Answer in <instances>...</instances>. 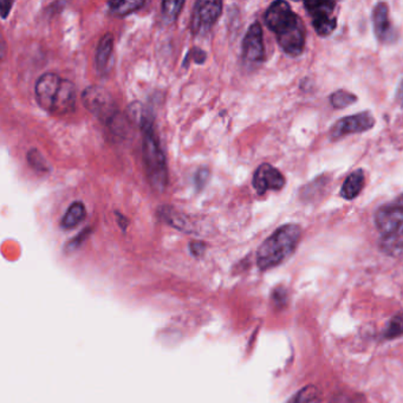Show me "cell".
<instances>
[{"mask_svg":"<svg viewBox=\"0 0 403 403\" xmlns=\"http://www.w3.org/2000/svg\"><path fill=\"white\" fill-rule=\"evenodd\" d=\"M266 27L276 35L277 42L285 54L298 57L305 47V27L286 1L278 0L270 5L264 15Z\"/></svg>","mask_w":403,"mask_h":403,"instance_id":"1","label":"cell"},{"mask_svg":"<svg viewBox=\"0 0 403 403\" xmlns=\"http://www.w3.org/2000/svg\"><path fill=\"white\" fill-rule=\"evenodd\" d=\"M302 237V228L297 224H286L277 228L257 252V265L261 271L281 265L295 251Z\"/></svg>","mask_w":403,"mask_h":403,"instance_id":"2","label":"cell"},{"mask_svg":"<svg viewBox=\"0 0 403 403\" xmlns=\"http://www.w3.org/2000/svg\"><path fill=\"white\" fill-rule=\"evenodd\" d=\"M85 107L116 134L126 131L127 121L121 115L112 95L98 85H90L82 92Z\"/></svg>","mask_w":403,"mask_h":403,"instance_id":"3","label":"cell"},{"mask_svg":"<svg viewBox=\"0 0 403 403\" xmlns=\"http://www.w3.org/2000/svg\"><path fill=\"white\" fill-rule=\"evenodd\" d=\"M143 133V160L146 166L147 177L154 189L165 191L168 182V169L165 154L162 152L159 138L154 131L153 121L141 126Z\"/></svg>","mask_w":403,"mask_h":403,"instance_id":"4","label":"cell"},{"mask_svg":"<svg viewBox=\"0 0 403 403\" xmlns=\"http://www.w3.org/2000/svg\"><path fill=\"white\" fill-rule=\"evenodd\" d=\"M335 1H304L307 13L312 18V27L321 37H327L337 27V20L334 15Z\"/></svg>","mask_w":403,"mask_h":403,"instance_id":"5","label":"cell"},{"mask_svg":"<svg viewBox=\"0 0 403 403\" xmlns=\"http://www.w3.org/2000/svg\"><path fill=\"white\" fill-rule=\"evenodd\" d=\"M374 220L377 230L384 238L401 230L403 225V194L394 201L382 205L375 213Z\"/></svg>","mask_w":403,"mask_h":403,"instance_id":"6","label":"cell"},{"mask_svg":"<svg viewBox=\"0 0 403 403\" xmlns=\"http://www.w3.org/2000/svg\"><path fill=\"white\" fill-rule=\"evenodd\" d=\"M375 119L370 112H358L356 115L346 116L338 119L330 129V138L332 141L351 134H360L373 129Z\"/></svg>","mask_w":403,"mask_h":403,"instance_id":"7","label":"cell"},{"mask_svg":"<svg viewBox=\"0 0 403 403\" xmlns=\"http://www.w3.org/2000/svg\"><path fill=\"white\" fill-rule=\"evenodd\" d=\"M61 81L63 78L58 76L57 73H43L36 83V100L38 102L39 107L44 109L45 112L52 114L54 102L61 89Z\"/></svg>","mask_w":403,"mask_h":403,"instance_id":"8","label":"cell"},{"mask_svg":"<svg viewBox=\"0 0 403 403\" xmlns=\"http://www.w3.org/2000/svg\"><path fill=\"white\" fill-rule=\"evenodd\" d=\"M242 57L249 64L258 66L265 59L264 35L261 24L256 22L246 32L242 41Z\"/></svg>","mask_w":403,"mask_h":403,"instance_id":"9","label":"cell"},{"mask_svg":"<svg viewBox=\"0 0 403 403\" xmlns=\"http://www.w3.org/2000/svg\"><path fill=\"white\" fill-rule=\"evenodd\" d=\"M252 184L259 196H264L269 191H281L284 189L286 180L281 170H278L276 167L269 163H263L254 172Z\"/></svg>","mask_w":403,"mask_h":403,"instance_id":"10","label":"cell"},{"mask_svg":"<svg viewBox=\"0 0 403 403\" xmlns=\"http://www.w3.org/2000/svg\"><path fill=\"white\" fill-rule=\"evenodd\" d=\"M223 13V3L221 1H198L193 13L192 29L194 34L201 30H208L213 27L220 15Z\"/></svg>","mask_w":403,"mask_h":403,"instance_id":"11","label":"cell"},{"mask_svg":"<svg viewBox=\"0 0 403 403\" xmlns=\"http://www.w3.org/2000/svg\"><path fill=\"white\" fill-rule=\"evenodd\" d=\"M374 32L383 44H392L397 38V32L389 18V8L386 3H379L373 10Z\"/></svg>","mask_w":403,"mask_h":403,"instance_id":"12","label":"cell"},{"mask_svg":"<svg viewBox=\"0 0 403 403\" xmlns=\"http://www.w3.org/2000/svg\"><path fill=\"white\" fill-rule=\"evenodd\" d=\"M75 104H76V88L73 82L69 80H64L61 81V89L58 92L57 98L54 102V110H52V115H66L70 112H73L75 109Z\"/></svg>","mask_w":403,"mask_h":403,"instance_id":"13","label":"cell"},{"mask_svg":"<svg viewBox=\"0 0 403 403\" xmlns=\"http://www.w3.org/2000/svg\"><path fill=\"white\" fill-rule=\"evenodd\" d=\"M365 184V177L363 169H356V170H353V173L349 174L346 177V180L343 182L342 187H341L339 196L346 200L356 199L363 191Z\"/></svg>","mask_w":403,"mask_h":403,"instance_id":"14","label":"cell"},{"mask_svg":"<svg viewBox=\"0 0 403 403\" xmlns=\"http://www.w3.org/2000/svg\"><path fill=\"white\" fill-rule=\"evenodd\" d=\"M112 49H114V37L112 34H107L100 39L95 56L97 69L102 73H104L108 68V63L112 58Z\"/></svg>","mask_w":403,"mask_h":403,"instance_id":"15","label":"cell"},{"mask_svg":"<svg viewBox=\"0 0 403 403\" xmlns=\"http://www.w3.org/2000/svg\"><path fill=\"white\" fill-rule=\"evenodd\" d=\"M87 211H85V206L81 201H75L70 205L68 211L63 217L61 221V228L64 230H71L73 227H76L78 224H81L85 220Z\"/></svg>","mask_w":403,"mask_h":403,"instance_id":"16","label":"cell"},{"mask_svg":"<svg viewBox=\"0 0 403 403\" xmlns=\"http://www.w3.org/2000/svg\"><path fill=\"white\" fill-rule=\"evenodd\" d=\"M145 1L133 0V1H114L109 3V8L114 15H127L133 12L138 11V8H142Z\"/></svg>","mask_w":403,"mask_h":403,"instance_id":"17","label":"cell"},{"mask_svg":"<svg viewBox=\"0 0 403 403\" xmlns=\"http://www.w3.org/2000/svg\"><path fill=\"white\" fill-rule=\"evenodd\" d=\"M184 5V1H162V18H163L166 23H174L177 20L179 15H180Z\"/></svg>","mask_w":403,"mask_h":403,"instance_id":"18","label":"cell"},{"mask_svg":"<svg viewBox=\"0 0 403 403\" xmlns=\"http://www.w3.org/2000/svg\"><path fill=\"white\" fill-rule=\"evenodd\" d=\"M358 101V96L353 95V92L346 90H337L332 92L330 96V102L335 109H344Z\"/></svg>","mask_w":403,"mask_h":403,"instance_id":"19","label":"cell"},{"mask_svg":"<svg viewBox=\"0 0 403 403\" xmlns=\"http://www.w3.org/2000/svg\"><path fill=\"white\" fill-rule=\"evenodd\" d=\"M321 402V392L316 386H307L297 393L296 396L290 403H319Z\"/></svg>","mask_w":403,"mask_h":403,"instance_id":"20","label":"cell"},{"mask_svg":"<svg viewBox=\"0 0 403 403\" xmlns=\"http://www.w3.org/2000/svg\"><path fill=\"white\" fill-rule=\"evenodd\" d=\"M162 219H165L169 225H172L174 228H177V230H187L189 232V223L184 219V217L179 214L177 212L174 211L172 207H162Z\"/></svg>","mask_w":403,"mask_h":403,"instance_id":"21","label":"cell"},{"mask_svg":"<svg viewBox=\"0 0 403 403\" xmlns=\"http://www.w3.org/2000/svg\"><path fill=\"white\" fill-rule=\"evenodd\" d=\"M27 162L29 165L32 167V168L37 170V172H41V173H47L50 172V167H49V163L46 161L44 156H43L42 153L37 149H30L27 152Z\"/></svg>","mask_w":403,"mask_h":403,"instance_id":"22","label":"cell"},{"mask_svg":"<svg viewBox=\"0 0 403 403\" xmlns=\"http://www.w3.org/2000/svg\"><path fill=\"white\" fill-rule=\"evenodd\" d=\"M403 335V312L394 316L384 330V337L388 339L401 337Z\"/></svg>","mask_w":403,"mask_h":403,"instance_id":"23","label":"cell"},{"mask_svg":"<svg viewBox=\"0 0 403 403\" xmlns=\"http://www.w3.org/2000/svg\"><path fill=\"white\" fill-rule=\"evenodd\" d=\"M384 250L390 251V252H401L403 251V228L397 230L396 233L384 238Z\"/></svg>","mask_w":403,"mask_h":403,"instance_id":"24","label":"cell"},{"mask_svg":"<svg viewBox=\"0 0 403 403\" xmlns=\"http://www.w3.org/2000/svg\"><path fill=\"white\" fill-rule=\"evenodd\" d=\"M89 233H90V228H87V230H82L80 235H77L76 238H73V240H70L69 244L66 245V250L73 251L76 250L77 247H80L82 242H85L87 237H88Z\"/></svg>","mask_w":403,"mask_h":403,"instance_id":"25","label":"cell"},{"mask_svg":"<svg viewBox=\"0 0 403 403\" xmlns=\"http://www.w3.org/2000/svg\"><path fill=\"white\" fill-rule=\"evenodd\" d=\"M191 59H194L196 63L203 64V63L206 61V54H205V51L201 50V49L194 47V49H193V50L189 52L187 58H186V61H191Z\"/></svg>","mask_w":403,"mask_h":403,"instance_id":"26","label":"cell"},{"mask_svg":"<svg viewBox=\"0 0 403 403\" xmlns=\"http://www.w3.org/2000/svg\"><path fill=\"white\" fill-rule=\"evenodd\" d=\"M208 177H210V172L207 169H200L198 174H196V182L198 189H201L204 187V184L207 182Z\"/></svg>","mask_w":403,"mask_h":403,"instance_id":"27","label":"cell"},{"mask_svg":"<svg viewBox=\"0 0 403 403\" xmlns=\"http://www.w3.org/2000/svg\"><path fill=\"white\" fill-rule=\"evenodd\" d=\"M189 249H191L193 256L199 257V256H203V254H204L205 250H206V246H205L204 242H192L191 245H189Z\"/></svg>","mask_w":403,"mask_h":403,"instance_id":"28","label":"cell"},{"mask_svg":"<svg viewBox=\"0 0 403 403\" xmlns=\"http://www.w3.org/2000/svg\"><path fill=\"white\" fill-rule=\"evenodd\" d=\"M12 6H13L12 1H8V0L1 1V4H0V12H1V18H3V20L8 18V15H10V12H11Z\"/></svg>","mask_w":403,"mask_h":403,"instance_id":"29","label":"cell"},{"mask_svg":"<svg viewBox=\"0 0 403 403\" xmlns=\"http://www.w3.org/2000/svg\"><path fill=\"white\" fill-rule=\"evenodd\" d=\"M115 214L116 217H117V221H119V227H121L122 230H127L128 224H129V221H128L127 218H126L124 215L119 214V212H116Z\"/></svg>","mask_w":403,"mask_h":403,"instance_id":"30","label":"cell"}]
</instances>
